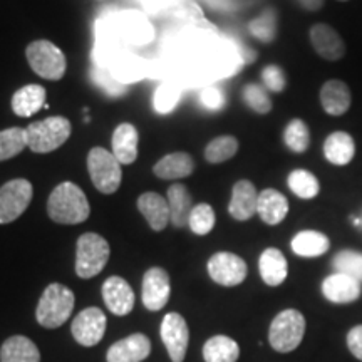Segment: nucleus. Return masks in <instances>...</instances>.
<instances>
[{"label": "nucleus", "mask_w": 362, "mask_h": 362, "mask_svg": "<svg viewBox=\"0 0 362 362\" xmlns=\"http://www.w3.org/2000/svg\"><path fill=\"white\" fill-rule=\"evenodd\" d=\"M47 214L56 223L78 225L89 218L90 206L83 189L72 181H62L47 200Z\"/></svg>", "instance_id": "obj_1"}, {"label": "nucleus", "mask_w": 362, "mask_h": 362, "mask_svg": "<svg viewBox=\"0 0 362 362\" xmlns=\"http://www.w3.org/2000/svg\"><path fill=\"white\" fill-rule=\"evenodd\" d=\"M24 131L27 148L37 155H44V153H51L61 148L69 139L72 126L71 121L64 116H51L30 123Z\"/></svg>", "instance_id": "obj_2"}, {"label": "nucleus", "mask_w": 362, "mask_h": 362, "mask_svg": "<svg viewBox=\"0 0 362 362\" xmlns=\"http://www.w3.org/2000/svg\"><path fill=\"white\" fill-rule=\"evenodd\" d=\"M74 293L62 284H51L45 287L35 310L37 322L45 329L61 327L74 310Z\"/></svg>", "instance_id": "obj_3"}, {"label": "nucleus", "mask_w": 362, "mask_h": 362, "mask_svg": "<svg viewBox=\"0 0 362 362\" xmlns=\"http://www.w3.org/2000/svg\"><path fill=\"white\" fill-rule=\"evenodd\" d=\"M110 243L98 233H84L78 240L76 250V274L81 279H93L101 274L110 260Z\"/></svg>", "instance_id": "obj_4"}, {"label": "nucleus", "mask_w": 362, "mask_h": 362, "mask_svg": "<svg viewBox=\"0 0 362 362\" xmlns=\"http://www.w3.org/2000/svg\"><path fill=\"white\" fill-rule=\"evenodd\" d=\"M25 57L30 69L40 78L59 81L64 78L67 61L62 49H59L51 40H34L27 45Z\"/></svg>", "instance_id": "obj_5"}, {"label": "nucleus", "mask_w": 362, "mask_h": 362, "mask_svg": "<svg viewBox=\"0 0 362 362\" xmlns=\"http://www.w3.org/2000/svg\"><path fill=\"white\" fill-rule=\"evenodd\" d=\"M305 334V319L296 309L282 310L272 320L269 342L277 352H292L300 346Z\"/></svg>", "instance_id": "obj_6"}, {"label": "nucleus", "mask_w": 362, "mask_h": 362, "mask_svg": "<svg viewBox=\"0 0 362 362\" xmlns=\"http://www.w3.org/2000/svg\"><path fill=\"white\" fill-rule=\"evenodd\" d=\"M88 171L98 192L112 194L119 189L123 170L121 163L107 149L99 146L90 149L88 155Z\"/></svg>", "instance_id": "obj_7"}, {"label": "nucleus", "mask_w": 362, "mask_h": 362, "mask_svg": "<svg viewBox=\"0 0 362 362\" xmlns=\"http://www.w3.org/2000/svg\"><path fill=\"white\" fill-rule=\"evenodd\" d=\"M34 197L33 183L29 180L17 178L0 188V225L12 223L27 210Z\"/></svg>", "instance_id": "obj_8"}, {"label": "nucleus", "mask_w": 362, "mask_h": 362, "mask_svg": "<svg viewBox=\"0 0 362 362\" xmlns=\"http://www.w3.org/2000/svg\"><path fill=\"white\" fill-rule=\"evenodd\" d=\"M208 274L214 282L223 287H235L247 279V264L232 252H218L208 260Z\"/></svg>", "instance_id": "obj_9"}, {"label": "nucleus", "mask_w": 362, "mask_h": 362, "mask_svg": "<svg viewBox=\"0 0 362 362\" xmlns=\"http://www.w3.org/2000/svg\"><path fill=\"white\" fill-rule=\"evenodd\" d=\"M160 332L161 341L170 354V359L173 362H183L185 357H187L189 342V330L183 315L176 314V312L166 314L161 322Z\"/></svg>", "instance_id": "obj_10"}, {"label": "nucleus", "mask_w": 362, "mask_h": 362, "mask_svg": "<svg viewBox=\"0 0 362 362\" xmlns=\"http://www.w3.org/2000/svg\"><path fill=\"white\" fill-rule=\"evenodd\" d=\"M72 337L84 347H93L101 342L106 332V315L98 307H89L76 315L71 325Z\"/></svg>", "instance_id": "obj_11"}, {"label": "nucleus", "mask_w": 362, "mask_h": 362, "mask_svg": "<svg viewBox=\"0 0 362 362\" xmlns=\"http://www.w3.org/2000/svg\"><path fill=\"white\" fill-rule=\"evenodd\" d=\"M171 296V282L168 272L161 267H151L146 270L141 285L143 305L148 310L156 312L168 304Z\"/></svg>", "instance_id": "obj_12"}, {"label": "nucleus", "mask_w": 362, "mask_h": 362, "mask_svg": "<svg viewBox=\"0 0 362 362\" xmlns=\"http://www.w3.org/2000/svg\"><path fill=\"white\" fill-rule=\"evenodd\" d=\"M309 37L314 51L325 61H339L346 54V42L332 25L322 22L312 25Z\"/></svg>", "instance_id": "obj_13"}, {"label": "nucleus", "mask_w": 362, "mask_h": 362, "mask_svg": "<svg viewBox=\"0 0 362 362\" xmlns=\"http://www.w3.org/2000/svg\"><path fill=\"white\" fill-rule=\"evenodd\" d=\"M104 304L110 309L111 314L115 315H128L134 307V292L131 285L126 282L123 277H112L106 279L101 288Z\"/></svg>", "instance_id": "obj_14"}, {"label": "nucleus", "mask_w": 362, "mask_h": 362, "mask_svg": "<svg viewBox=\"0 0 362 362\" xmlns=\"http://www.w3.org/2000/svg\"><path fill=\"white\" fill-rule=\"evenodd\" d=\"M257 205H259V193H257L255 185L248 180L237 181L232 188V198H230V216L238 221L250 220L257 214Z\"/></svg>", "instance_id": "obj_15"}, {"label": "nucleus", "mask_w": 362, "mask_h": 362, "mask_svg": "<svg viewBox=\"0 0 362 362\" xmlns=\"http://www.w3.org/2000/svg\"><path fill=\"white\" fill-rule=\"evenodd\" d=\"M151 354V341L144 334L121 339L107 349V362H141Z\"/></svg>", "instance_id": "obj_16"}, {"label": "nucleus", "mask_w": 362, "mask_h": 362, "mask_svg": "<svg viewBox=\"0 0 362 362\" xmlns=\"http://www.w3.org/2000/svg\"><path fill=\"white\" fill-rule=\"evenodd\" d=\"M322 293L332 304H351L361 297L362 285L359 280L336 272L324 279Z\"/></svg>", "instance_id": "obj_17"}, {"label": "nucleus", "mask_w": 362, "mask_h": 362, "mask_svg": "<svg viewBox=\"0 0 362 362\" xmlns=\"http://www.w3.org/2000/svg\"><path fill=\"white\" fill-rule=\"evenodd\" d=\"M320 104L329 116H344L351 110V89L344 81L330 79L320 88Z\"/></svg>", "instance_id": "obj_18"}, {"label": "nucleus", "mask_w": 362, "mask_h": 362, "mask_svg": "<svg viewBox=\"0 0 362 362\" xmlns=\"http://www.w3.org/2000/svg\"><path fill=\"white\" fill-rule=\"evenodd\" d=\"M138 210L146 218L155 232H161L170 223V206L168 200L160 193L148 192L138 198Z\"/></svg>", "instance_id": "obj_19"}, {"label": "nucleus", "mask_w": 362, "mask_h": 362, "mask_svg": "<svg viewBox=\"0 0 362 362\" xmlns=\"http://www.w3.org/2000/svg\"><path fill=\"white\" fill-rule=\"evenodd\" d=\"M325 160L336 166H346L354 160L356 143L354 138L346 131H334L324 141Z\"/></svg>", "instance_id": "obj_20"}, {"label": "nucleus", "mask_w": 362, "mask_h": 362, "mask_svg": "<svg viewBox=\"0 0 362 362\" xmlns=\"http://www.w3.org/2000/svg\"><path fill=\"white\" fill-rule=\"evenodd\" d=\"M257 214L267 225L274 226L282 223L288 214V200L277 189L267 188L259 193Z\"/></svg>", "instance_id": "obj_21"}, {"label": "nucleus", "mask_w": 362, "mask_h": 362, "mask_svg": "<svg viewBox=\"0 0 362 362\" xmlns=\"http://www.w3.org/2000/svg\"><path fill=\"white\" fill-rule=\"evenodd\" d=\"M138 129L133 124H119L112 133V155L121 165H131L138 158Z\"/></svg>", "instance_id": "obj_22"}, {"label": "nucleus", "mask_w": 362, "mask_h": 362, "mask_svg": "<svg viewBox=\"0 0 362 362\" xmlns=\"http://www.w3.org/2000/svg\"><path fill=\"white\" fill-rule=\"evenodd\" d=\"M260 277L270 287H279L288 275L287 259L279 248H267L259 260Z\"/></svg>", "instance_id": "obj_23"}, {"label": "nucleus", "mask_w": 362, "mask_h": 362, "mask_svg": "<svg viewBox=\"0 0 362 362\" xmlns=\"http://www.w3.org/2000/svg\"><path fill=\"white\" fill-rule=\"evenodd\" d=\"M45 89L39 84H29L17 89L12 96V111L21 117L34 116L45 104Z\"/></svg>", "instance_id": "obj_24"}, {"label": "nucleus", "mask_w": 362, "mask_h": 362, "mask_svg": "<svg viewBox=\"0 0 362 362\" xmlns=\"http://www.w3.org/2000/svg\"><path fill=\"white\" fill-rule=\"evenodd\" d=\"M168 206H170V221L175 228H183L188 225L189 214L193 210L192 194L188 188L181 183H175L168 188Z\"/></svg>", "instance_id": "obj_25"}, {"label": "nucleus", "mask_w": 362, "mask_h": 362, "mask_svg": "<svg viewBox=\"0 0 362 362\" xmlns=\"http://www.w3.org/2000/svg\"><path fill=\"white\" fill-rule=\"evenodd\" d=\"M194 171V161L188 153H171L156 163L153 173L161 180L187 178Z\"/></svg>", "instance_id": "obj_26"}, {"label": "nucleus", "mask_w": 362, "mask_h": 362, "mask_svg": "<svg viewBox=\"0 0 362 362\" xmlns=\"http://www.w3.org/2000/svg\"><path fill=\"white\" fill-rule=\"evenodd\" d=\"M0 362H40V352L29 337L12 336L0 347Z\"/></svg>", "instance_id": "obj_27"}, {"label": "nucleus", "mask_w": 362, "mask_h": 362, "mask_svg": "<svg viewBox=\"0 0 362 362\" xmlns=\"http://www.w3.org/2000/svg\"><path fill=\"white\" fill-rule=\"evenodd\" d=\"M291 247L296 255L314 259V257L327 253L330 248V240L327 238V235L315 232V230H304V232H298L292 238Z\"/></svg>", "instance_id": "obj_28"}, {"label": "nucleus", "mask_w": 362, "mask_h": 362, "mask_svg": "<svg viewBox=\"0 0 362 362\" xmlns=\"http://www.w3.org/2000/svg\"><path fill=\"white\" fill-rule=\"evenodd\" d=\"M240 357V346L232 337L214 336L203 346L205 362H237Z\"/></svg>", "instance_id": "obj_29"}, {"label": "nucleus", "mask_w": 362, "mask_h": 362, "mask_svg": "<svg viewBox=\"0 0 362 362\" xmlns=\"http://www.w3.org/2000/svg\"><path fill=\"white\" fill-rule=\"evenodd\" d=\"M277 11H275L274 7H267L259 17H255V19L248 24V29H250V34L257 40H260V42L264 44H270L274 42L275 37H277Z\"/></svg>", "instance_id": "obj_30"}, {"label": "nucleus", "mask_w": 362, "mask_h": 362, "mask_svg": "<svg viewBox=\"0 0 362 362\" xmlns=\"http://www.w3.org/2000/svg\"><path fill=\"white\" fill-rule=\"evenodd\" d=\"M288 188L302 200H312L320 192V183L314 173L307 170H293L288 175Z\"/></svg>", "instance_id": "obj_31"}, {"label": "nucleus", "mask_w": 362, "mask_h": 362, "mask_svg": "<svg viewBox=\"0 0 362 362\" xmlns=\"http://www.w3.org/2000/svg\"><path fill=\"white\" fill-rule=\"evenodd\" d=\"M238 139L235 136H218V138L211 139L205 148V160L211 165H218V163L228 161L237 155L238 151Z\"/></svg>", "instance_id": "obj_32"}, {"label": "nucleus", "mask_w": 362, "mask_h": 362, "mask_svg": "<svg viewBox=\"0 0 362 362\" xmlns=\"http://www.w3.org/2000/svg\"><path fill=\"white\" fill-rule=\"evenodd\" d=\"M284 141L287 144V148L297 153V155L305 153L310 146V131L305 121L298 119V117L292 119L284 131Z\"/></svg>", "instance_id": "obj_33"}, {"label": "nucleus", "mask_w": 362, "mask_h": 362, "mask_svg": "<svg viewBox=\"0 0 362 362\" xmlns=\"http://www.w3.org/2000/svg\"><path fill=\"white\" fill-rule=\"evenodd\" d=\"M27 148L25 131L22 128H8L0 131V161L12 160Z\"/></svg>", "instance_id": "obj_34"}, {"label": "nucleus", "mask_w": 362, "mask_h": 362, "mask_svg": "<svg viewBox=\"0 0 362 362\" xmlns=\"http://www.w3.org/2000/svg\"><path fill=\"white\" fill-rule=\"evenodd\" d=\"M332 267L337 274L349 275L362 284V252L342 250L332 259Z\"/></svg>", "instance_id": "obj_35"}, {"label": "nucleus", "mask_w": 362, "mask_h": 362, "mask_svg": "<svg viewBox=\"0 0 362 362\" xmlns=\"http://www.w3.org/2000/svg\"><path fill=\"white\" fill-rule=\"evenodd\" d=\"M215 221H216V216H215L214 208L208 205V203H200V205L193 206L192 214H189V218H188V226L194 235H200V237H203V235H208L211 230H214Z\"/></svg>", "instance_id": "obj_36"}, {"label": "nucleus", "mask_w": 362, "mask_h": 362, "mask_svg": "<svg viewBox=\"0 0 362 362\" xmlns=\"http://www.w3.org/2000/svg\"><path fill=\"white\" fill-rule=\"evenodd\" d=\"M243 101L257 115H269L272 111V99L267 89L260 84H247L242 90Z\"/></svg>", "instance_id": "obj_37"}, {"label": "nucleus", "mask_w": 362, "mask_h": 362, "mask_svg": "<svg viewBox=\"0 0 362 362\" xmlns=\"http://www.w3.org/2000/svg\"><path fill=\"white\" fill-rule=\"evenodd\" d=\"M181 90L178 86L173 83H165L158 88L155 94V110L160 115H168L176 107V104L180 101Z\"/></svg>", "instance_id": "obj_38"}, {"label": "nucleus", "mask_w": 362, "mask_h": 362, "mask_svg": "<svg viewBox=\"0 0 362 362\" xmlns=\"http://www.w3.org/2000/svg\"><path fill=\"white\" fill-rule=\"evenodd\" d=\"M262 81H264V88L272 90V93H282L287 86V78L285 72L280 66L269 64L262 71Z\"/></svg>", "instance_id": "obj_39"}, {"label": "nucleus", "mask_w": 362, "mask_h": 362, "mask_svg": "<svg viewBox=\"0 0 362 362\" xmlns=\"http://www.w3.org/2000/svg\"><path fill=\"white\" fill-rule=\"evenodd\" d=\"M200 101L206 110L210 111H220L225 106V94L221 93L218 88L211 86V88H205L200 94Z\"/></svg>", "instance_id": "obj_40"}, {"label": "nucleus", "mask_w": 362, "mask_h": 362, "mask_svg": "<svg viewBox=\"0 0 362 362\" xmlns=\"http://www.w3.org/2000/svg\"><path fill=\"white\" fill-rule=\"evenodd\" d=\"M347 347L352 352V356L362 361V325H356L347 334Z\"/></svg>", "instance_id": "obj_41"}, {"label": "nucleus", "mask_w": 362, "mask_h": 362, "mask_svg": "<svg viewBox=\"0 0 362 362\" xmlns=\"http://www.w3.org/2000/svg\"><path fill=\"white\" fill-rule=\"evenodd\" d=\"M297 4L300 6L304 11L309 12H317L324 7L325 0H297Z\"/></svg>", "instance_id": "obj_42"}, {"label": "nucleus", "mask_w": 362, "mask_h": 362, "mask_svg": "<svg viewBox=\"0 0 362 362\" xmlns=\"http://www.w3.org/2000/svg\"><path fill=\"white\" fill-rule=\"evenodd\" d=\"M341 2H347V0H341Z\"/></svg>", "instance_id": "obj_43"}]
</instances>
